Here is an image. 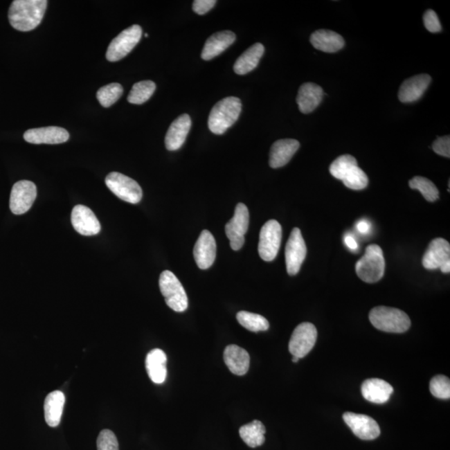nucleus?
<instances>
[{
    "mask_svg": "<svg viewBox=\"0 0 450 450\" xmlns=\"http://www.w3.org/2000/svg\"><path fill=\"white\" fill-rule=\"evenodd\" d=\"M432 148L436 154L441 155V156L449 158L450 138L449 135L438 138L437 140L433 143Z\"/></svg>",
    "mask_w": 450,
    "mask_h": 450,
    "instance_id": "58836bf2",
    "label": "nucleus"
},
{
    "mask_svg": "<svg viewBox=\"0 0 450 450\" xmlns=\"http://www.w3.org/2000/svg\"><path fill=\"white\" fill-rule=\"evenodd\" d=\"M216 3L215 0H195L193 3V10L199 15H206Z\"/></svg>",
    "mask_w": 450,
    "mask_h": 450,
    "instance_id": "ea45409f",
    "label": "nucleus"
},
{
    "mask_svg": "<svg viewBox=\"0 0 450 450\" xmlns=\"http://www.w3.org/2000/svg\"><path fill=\"white\" fill-rule=\"evenodd\" d=\"M300 359L296 357V356H293L292 361H293L294 363H297V362H298V360H300Z\"/></svg>",
    "mask_w": 450,
    "mask_h": 450,
    "instance_id": "37998d69",
    "label": "nucleus"
},
{
    "mask_svg": "<svg viewBox=\"0 0 450 450\" xmlns=\"http://www.w3.org/2000/svg\"><path fill=\"white\" fill-rule=\"evenodd\" d=\"M192 123L189 114H182L172 123L165 136L166 149L175 151L181 148L185 144Z\"/></svg>",
    "mask_w": 450,
    "mask_h": 450,
    "instance_id": "a211bd4d",
    "label": "nucleus"
},
{
    "mask_svg": "<svg viewBox=\"0 0 450 450\" xmlns=\"http://www.w3.org/2000/svg\"><path fill=\"white\" fill-rule=\"evenodd\" d=\"M159 288L168 306L175 312L181 313L188 308V297L178 278L170 270H165L159 277Z\"/></svg>",
    "mask_w": 450,
    "mask_h": 450,
    "instance_id": "39448f33",
    "label": "nucleus"
},
{
    "mask_svg": "<svg viewBox=\"0 0 450 450\" xmlns=\"http://www.w3.org/2000/svg\"><path fill=\"white\" fill-rule=\"evenodd\" d=\"M355 270L359 279L366 283L374 284L381 280L386 271L382 249L377 244L368 246L365 255L356 264Z\"/></svg>",
    "mask_w": 450,
    "mask_h": 450,
    "instance_id": "20e7f679",
    "label": "nucleus"
},
{
    "mask_svg": "<svg viewBox=\"0 0 450 450\" xmlns=\"http://www.w3.org/2000/svg\"><path fill=\"white\" fill-rule=\"evenodd\" d=\"M98 450H118V442L116 435L109 429H104L97 439Z\"/></svg>",
    "mask_w": 450,
    "mask_h": 450,
    "instance_id": "e433bc0d",
    "label": "nucleus"
},
{
    "mask_svg": "<svg viewBox=\"0 0 450 450\" xmlns=\"http://www.w3.org/2000/svg\"><path fill=\"white\" fill-rule=\"evenodd\" d=\"M431 82V77L425 73L410 78L400 86L399 100L402 103H412L419 100L426 91Z\"/></svg>",
    "mask_w": 450,
    "mask_h": 450,
    "instance_id": "6ab92c4d",
    "label": "nucleus"
},
{
    "mask_svg": "<svg viewBox=\"0 0 450 450\" xmlns=\"http://www.w3.org/2000/svg\"><path fill=\"white\" fill-rule=\"evenodd\" d=\"M47 6L46 0H15L9 10L11 26L22 32L35 30L42 21Z\"/></svg>",
    "mask_w": 450,
    "mask_h": 450,
    "instance_id": "f257e3e1",
    "label": "nucleus"
},
{
    "mask_svg": "<svg viewBox=\"0 0 450 450\" xmlns=\"http://www.w3.org/2000/svg\"><path fill=\"white\" fill-rule=\"evenodd\" d=\"M316 327L311 323H302L294 330L289 343V350L293 356L302 359L312 350L316 343Z\"/></svg>",
    "mask_w": 450,
    "mask_h": 450,
    "instance_id": "9d476101",
    "label": "nucleus"
},
{
    "mask_svg": "<svg viewBox=\"0 0 450 450\" xmlns=\"http://www.w3.org/2000/svg\"><path fill=\"white\" fill-rule=\"evenodd\" d=\"M105 183L113 194L127 203L136 204L142 199L141 187L128 176L112 172L106 177Z\"/></svg>",
    "mask_w": 450,
    "mask_h": 450,
    "instance_id": "423d86ee",
    "label": "nucleus"
},
{
    "mask_svg": "<svg viewBox=\"0 0 450 450\" xmlns=\"http://www.w3.org/2000/svg\"><path fill=\"white\" fill-rule=\"evenodd\" d=\"M249 224V213L246 206L242 203L237 204L235 215L225 225V234L230 240L233 251H238L244 244V235Z\"/></svg>",
    "mask_w": 450,
    "mask_h": 450,
    "instance_id": "1a4fd4ad",
    "label": "nucleus"
},
{
    "mask_svg": "<svg viewBox=\"0 0 450 450\" xmlns=\"http://www.w3.org/2000/svg\"><path fill=\"white\" fill-rule=\"evenodd\" d=\"M71 222L75 231L82 235H96L101 230L100 221L96 215L89 208L84 206H76L73 208Z\"/></svg>",
    "mask_w": 450,
    "mask_h": 450,
    "instance_id": "dca6fc26",
    "label": "nucleus"
},
{
    "mask_svg": "<svg viewBox=\"0 0 450 450\" xmlns=\"http://www.w3.org/2000/svg\"><path fill=\"white\" fill-rule=\"evenodd\" d=\"M156 89L153 81L145 80L134 84L128 96V101L133 105H142L148 101Z\"/></svg>",
    "mask_w": 450,
    "mask_h": 450,
    "instance_id": "7c9ffc66",
    "label": "nucleus"
},
{
    "mask_svg": "<svg viewBox=\"0 0 450 450\" xmlns=\"http://www.w3.org/2000/svg\"><path fill=\"white\" fill-rule=\"evenodd\" d=\"M425 269H440L444 273L450 272V244L447 240L437 238L429 244L422 260Z\"/></svg>",
    "mask_w": 450,
    "mask_h": 450,
    "instance_id": "9b49d317",
    "label": "nucleus"
},
{
    "mask_svg": "<svg viewBox=\"0 0 450 450\" xmlns=\"http://www.w3.org/2000/svg\"><path fill=\"white\" fill-rule=\"evenodd\" d=\"M236 317L240 324L251 332H260V331L268 330L269 328V321L260 314L240 311L237 314Z\"/></svg>",
    "mask_w": 450,
    "mask_h": 450,
    "instance_id": "c756f323",
    "label": "nucleus"
},
{
    "mask_svg": "<svg viewBox=\"0 0 450 450\" xmlns=\"http://www.w3.org/2000/svg\"><path fill=\"white\" fill-rule=\"evenodd\" d=\"M242 109L241 100L237 97H227L213 107L208 117V129L213 134H223L238 120Z\"/></svg>",
    "mask_w": 450,
    "mask_h": 450,
    "instance_id": "f03ea898",
    "label": "nucleus"
},
{
    "mask_svg": "<svg viewBox=\"0 0 450 450\" xmlns=\"http://www.w3.org/2000/svg\"><path fill=\"white\" fill-rule=\"evenodd\" d=\"M64 403L63 392L53 391L47 395L44 401V417L48 426H58L63 415Z\"/></svg>",
    "mask_w": 450,
    "mask_h": 450,
    "instance_id": "bb28decb",
    "label": "nucleus"
},
{
    "mask_svg": "<svg viewBox=\"0 0 450 450\" xmlns=\"http://www.w3.org/2000/svg\"><path fill=\"white\" fill-rule=\"evenodd\" d=\"M358 231L363 234H366L368 231H370V225L366 222V221H360L357 224Z\"/></svg>",
    "mask_w": 450,
    "mask_h": 450,
    "instance_id": "79ce46f5",
    "label": "nucleus"
},
{
    "mask_svg": "<svg viewBox=\"0 0 450 450\" xmlns=\"http://www.w3.org/2000/svg\"><path fill=\"white\" fill-rule=\"evenodd\" d=\"M216 241L208 231H203L194 248L196 264L201 269L210 268L216 258Z\"/></svg>",
    "mask_w": 450,
    "mask_h": 450,
    "instance_id": "f3484780",
    "label": "nucleus"
},
{
    "mask_svg": "<svg viewBox=\"0 0 450 450\" xmlns=\"http://www.w3.org/2000/svg\"><path fill=\"white\" fill-rule=\"evenodd\" d=\"M429 390L435 398L448 399L450 398V381L444 375H437L431 379Z\"/></svg>",
    "mask_w": 450,
    "mask_h": 450,
    "instance_id": "c9c22d12",
    "label": "nucleus"
},
{
    "mask_svg": "<svg viewBox=\"0 0 450 450\" xmlns=\"http://www.w3.org/2000/svg\"><path fill=\"white\" fill-rule=\"evenodd\" d=\"M123 93H124V89L121 84L112 83L99 89V91L97 92V99L103 107L109 108L120 100Z\"/></svg>",
    "mask_w": 450,
    "mask_h": 450,
    "instance_id": "473e14b6",
    "label": "nucleus"
},
{
    "mask_svg": "<svg viewBox=\"0 0 450 450\" xmlns=\"http://www.w3.org/2000/svg\"><path fill=\"white\" fill-rule=\"evenodd\" d=\"M369 317L371 324L384 332L404 333L411 325V318L407 314L390 307H375L370 311Z\"/></svg>",
    "mask_w": 450,
    "mask_h": 450,
    "instance_id": "7ed1b4c3",
    "label": "nucleus"
},
{
    "mask_svg": "<svg viewBox=\"0 0 450 450\" xmlns=\"http://www.w3.org/2000/svg\"><path fill=\"white\" fill-rule=\"evenodd\" d=\"M361 392L363 398L370 402L384 404L390 399L394 388L383 379H369L362 384Z\"/></svg>",
    "mask_w": 450,
    "mask_h": 450,
    "instance_id": "b1692460",
    "label": "nucleus"
},
{
    "mask_svg": "<svg viewBox=\"0 0 450 450\" xmlns=\"http://www.w3.org/2000/svg\"><path fill=\"white\" fill-rule=\"evenodd\" d=\"M355 166H358V163L354 156L350 154L341 155L331 163L330 172L335 179L343 180Z\"/></svg>",
    "mask_w": 450,
    "mask_h": 450,
    "instance_id": "72a5a7b5",
    "label": "nucleus"
},
{
    "mask_svg": "<svg viewBox=\"0 0 450 450\" xmlns=\"http://www.w3.org/2000/svg\"><path fill=\"white\" fill-rule=\"evenodd\" d=\"M236 39L235 33L225 30L211 35L204 44L201 57L204 60H210L216 56L222 54L224 51L233 44Z\"/></svg>",
    "mask_w": 450,
    "mask_h": 450,
    "instance_id": "4be33fe9",
    "label": "nucleus"
},
{
    "mask_svg": "<svg viewBox=\"0 0 450 450\" xmlns=\"http://www.w3.org/2000/svg\"><path fill=\"white\" fill-rule=\"evenodd\" d=\"M24 141L34 145H59L67 142L69 134L66 129L57 126L31 129L24 134Z\"/></svg>",
    "mask_w": 450,
    "mask_h": 450,
    "instance_id": "2eb2a0df",
    "label": "nucleus"
},
{
    "mask_svg": "<svg viewBox=\"0 0 450 450\" xmlns=\"http://www.w3.org/2000/svg\"><path fill=\"white\" fill-rule=\"evenodd\" d=\"M307 255V248L300 228H294L285 247L286 268L289 276L297 275Z\"/></svg>",
    "mask_w": 450,
    "mask_h": 450,
    "instance_id": "f8f14e48",
    "label": "nucleus"
},
{
    "mask_svg": "<svg viewBox=\"0 0 450 450\" xmlns=\"http://www.w3.org/2000/svg\"><path fill=\"white\" fill-rule=\"evenodd\" d=\"M424 24L427 30L431 33H439L442 30L439 18L435 12L429 10L424 15Z\"/></svg>",
    "mask_w": 450,
    "mask_h": 450,
    "instance_id": "4c0bfd02",
    "label": "nucleus"
},
{
    "mask_svg": "<svg viewBox=\"0 0 450 450\" xmlns=\"http://www.w3.org/2000/svg\"><path fill=\"white\" fill-rule=\"evenodd\" d=\"M142 37V28L134 24L124 31H122L109 45L106 59L110 62L124 59L133 48L140 42Z\"/></svg>",
    "mask_w": 450,
    "mask_h": 450,
    "instance_id": "0eeeda50",
    "label": "nucleus"
},
{
    "mask_svg": "<svg viewBox=\"0 0 450 450\" xmlns=\"http://www.w3.org/2000/svg\"><path fill=\"white\" fill-rule=\"evenodd\" d=\"M224 360L231 373L240 376L247 374L251 357L243 348L235 345H228L224 350Z\"/></svg>",
    "mask_w": 450,
    "mask_h": 450,
    "instance_id": "5701e85b",
    "label": "nucleus"
},
{
    "mask_svg": "<svg viewBox=\"0 0 450 450\" xmlns=\"http://www.w3.org/2000/svg\"><path fill=\"white\" fill-rule=\"evenodd\" d=\"M37 197V188L28 180L15 183L12 188L10 208L13 214L20 215L30 210Z\"/></svg>",
    "mask_w": 450,
    "mask_h": 450,
    "instance_id": "ddd939ff",
    "label": "nucleus"
},
{
    "mask_svg": "<svg viewBox=\"0 0 450 450\" xmlns=\"http://www.w3.org/2000/svg\"><path fill=\"white\" fill-rule=\"evenodd\" d=\"M310 42L318 51L325 53H335L345 46V39L336 32L328 30H318L310 36Z\"/></svg>",
    "mask_w": 450,
    "mask_h": 450,
    "instance_id": "393cba45",
    "label": "nucleus"
},
{
    "mask_svg": "<svg viewBox=\"0 0 450 450\" xmlns=\"http://www.w3.org/2000/svg\"><path fill=\"white\" fill-rule=\"evenodd\" d=\"M345 244L352 251H355L358 248V244L356 242L353 237L347 236L345 238Z\"/></svg>",
    "mask_w": 450,
    "mask_h": 450,
    "instance_id": "a19ab883",
    "label": "nucleus"
},
{
    "mask_svg": "<svg viewBox=\"0 0 450 450\" xmlns=\"http://www.w3.org/2000/svg\"><path fill=\"white\" fill-rule=\"evenodd\" d=\"M266 429L263 423L260 420L243 425L240 429V435L249 447H259L264 443Z\"/></svg>",
    "mask_w": 450,
    "mask_h": 450,
    "instance_id": "c85d7f7f",
    "label": "nucleus"
},
{
    "mask_svg": "<svg viewBox=\"0 0 450 450\" xmlns=\"http://www.w3.org/2000/svg\"><path fill=\"white\" fill-rule=\"evenodd\" d=\"M167 356L162 350L154 349L147 354L145 366L149 377L155 384H161L167 377Z\"/></svg>",
    "mask_w": 450,
    "mask_h": 450,
    "instance_id": "a878e982",
    "label": "nucleus"
},
{
    "mask_svg": "<svg viewBox=\"0 0 450 450\" xmlns=\"http://www.w3.org/2000/svg\"><path fill=\"white\" fill-rule=\"evenodd\" d=\"M343 419L359 439L373 440L380 435L378 423L370 416L346 412L343 414Z\"/></svg>",
    "mask_w": 450,
    "mask_h": 450,
    "instance_id": "4468645a",
    "label": "nucleus"
},
{
    "mask_svg": "<svg viewBox=\"0 0 450 450\" xmlns=\"http://www.w3.org/2000/svg\"><path fill=\"white\" fill-rule=\"evenodd\" d=\"M324 90L316 84L305 83L300 86L296 98L298 109L303 114L313 112L321 103Z\"/></svg>",
    "mask_w": 450,
    "mask_h": 450,
    "instance_id": "412c9836",
    "label": "nucleus"
},
{
    "mask_svg": "<svg viewBox=\"0 0 450 450\" xmlns=\"http://www.w3.org/2000/svg\"><path fill=\"white\" fill-rule=\"evenodd\" d=\"M264 53V45L256 43L249 47L236 60L234 65V71L239 75H246L255 69Z\"/></svg>",
    "mask_w": 450,
    "mask_h": 450,
    "instance_id": "cd10ccee",
    "label": "nucleus"
},
{
    "mask_svg": "<svg viewBox=\"0 0 450 450\" xmlns=\"http://www.w3.org/2000/svg\"><path fill=\"white\" fill-rule=\"evenodd\" d=\"M342 181L343 185L350 190H361L368 186L369 179L365 172L359 166H355L347 174Z\"/></svg>",
    "mask_w": 450,
    "mask_h": 450,
    "instance_id": "f704fd0d",
    "label": "nucleus"
},
{
    "mask_svg": "<svg viewBox=\"0 0 450 450\" xmlns=\"http://www.w3.org/2000/svg\"><path fill=\"white\" fill-rule=\"evenodd\" d=\"M300 146V142L292 140V138H285V140H280L273 143L271 149H270V167L273 169H278V168L287 165Z\"/></svg>",
    "mask_w": 450,
    "mask_h": 450,
    "instance_id": "aec40b11",
    "label": "nucleus"
},
{
    "mask_svg": "<svg viewBox=\"0 0 450 450\" xmlns=\"http://www.w3.org/2000/svg\"><path fill=\"white\" fill-rule=\"evenodd\" d=\"M282 240V227L277 220H269L262 227L258 251L262 260L267 262L276 259Z\"/></svg>",
    "mask_w": 450,
    "mask_h": 450,
    "instance_id": "6e6552de",
    "label": "nucleus"
},
{
    "mask_svg": "<svg viewBox=\"0 0 450 450\" xmlns=\"http://www.w3.org/2000/svg\"><path fill=\"white\" fill-rule=\"evenodd\" d=\"M408 185L412 190H419L429 202H435L439 199V190L437 189L435 183L427 178L416 176L410 180Z\"/></svg>",
    "mask_w": 450,
    "mask_h": 450,
    "instance_id": "2f4dec72",
    "label": "nucleus"
}]
</instances>
